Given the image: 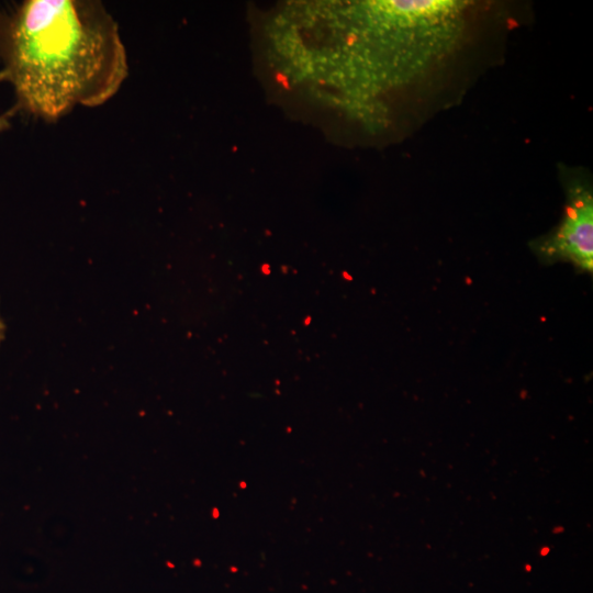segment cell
Segmentation results:
<instances>
[{
	"mask_svg": "<svg viewBox=\"0 0 593 593\" xmlns=\"http://www.w3.org/2000/svg\"><path fill=\"white\" fill-rule=\"evenodd\" d=\"M566 205L560 223L552 232L530 243L545 264L568 261L581 271L593 269V194L588 180L566 179Z\"/></svg>",
	"mask_w": 593,
	"mask_h": 593,
	"instance_id": "obj_2",
	"label": "cell"
},
{
	"mask_svg": "<svg viewBox=\"0 0 593 593\" xmlns=\"http://www.w3.org/2000/svg\"><path fill=\"white\" fill-rule=\"evenodd\" d=\"M11 124L8 114L0 115V133L10 128Z\"/></svg>",
	"mask_w": 593,
	"mask_h": 593,
	"instance_id": "obj_3",
	"label": "cell"
},
{
	"mask_svg": "<svg viewBox=\"0 0 593 593\" xmlns=\"http://www.w3.org/2000/svg\"><path fill=\"white\" fill-rule=\"evenodd\" d=\"M4 331H5V325H4V323L2 322L1 316H0V343H1V340L3 339V337H4Z\"/></svg>",
	"mask_w": 593,
	"mask_h": 593,
	"instance_id": "obj_4",
	"label": "cell"
},
{
	"mask_svg": "<svg viewBox=\"0 0 593 593\" xmlns=\"http://www.w3.org/2000/svg\"><path fill=\"white\" fill-rule=\"evenodd\" d=\"M0 81L16 108L55 121L112 98L128 74L114 19L99 1L25 0L0 9Z\"/></svg>",
	"mask_w": 593,
	"mask_h": 593,
	"instance_id": "obj_1",
	"label": "cell"
}]
</instances>
